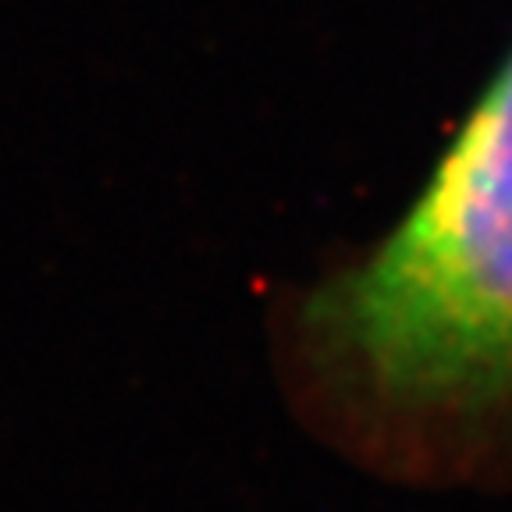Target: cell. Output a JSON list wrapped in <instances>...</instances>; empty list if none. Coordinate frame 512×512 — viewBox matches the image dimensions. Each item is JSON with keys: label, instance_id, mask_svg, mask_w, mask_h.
I'll return each mask as SVG.
<instances>
[{"label": "cell", "instance_id": "1", "mask_svg": "<svg viewBox=\"0 0 512 512\" xmlns=\"http://www.w3.org/2000/svg\"><path fill=\"white\" fill-rule=\"evenodd\" d=\"M292 388L349 452L477 477L512 448V57L424 192L285 317Z\"/></svg>", "mask_w": 512, "mask_h": 512}]
</instances>
